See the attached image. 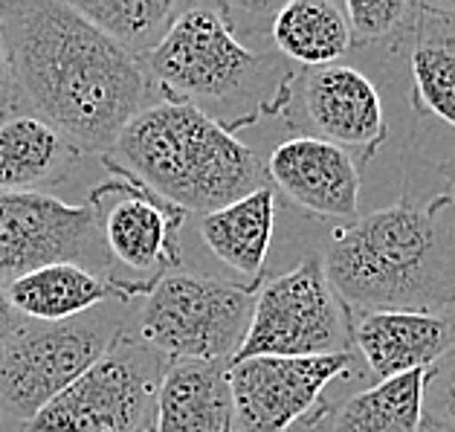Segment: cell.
<instances>
[{"label":"cell","instance_id":"obj_28","mask_svg":"<svg viewBox=\"0 0 455 432\" xmlns=\"http://www.w3.org/2000/svg\"><path fill=\"white\" fill-rule=\"evenodd\" d=\"M420 432H450V429H441V427H435V424H427V420H424V427H420Z\"/></svg>","mask_w":455,"mask_h":432},{"label":"cell","instance_id":"obj_2","mask_svg":"<svg viewBox=\"0 0 455 432\" xmlns=\"http://www.w3.org/2000/svg\"><path fill=\"white\" fill-rule=\"evenodd\" d=\"M322 268L351 311H447L455 305V212L447 195L401 201L339 227Z\"/></svg>","mask_w":455,"mask_h":432},{"label":"cell","instance_id":"obj_10","mask_svg":"<svg viewBox=\"0 0 455 432\" xmlns=\"http://www.w3.org/2000/svg\"><path fill=\"white\" fill-rule=\"evenodd\" d=\"M55 261L119 279L87 204L73 206L44 192H0V282L9 284Z\"/></svg>","mask_w":455,"mask_h":432},{"label":"cell","instance_id":"obj_30","mask_svg":"<svg viewBox=\"0 0 455 432\" xmlns=\"http://www.w3.org/2000/svg\"><path fill=\"white\" fill-rule=\"evenodd\" d=\"M0 420H4V415H0Z\"/></svg>","mask_w":455,"mask_h":432},{"label":"cell","instance_id":"obj_14","mask_svg":"<svg viewBox=\"0 0 455 432\" xmlns=\"http://www.w3.org/2000/svg\"><path fill=\"white\" fill-rule=\"evenodd\" d=\"M354 346L377 383L429 372L455 351V311H365L354 319Z\"/></svg>","mask_w":455,"mask_h":432},{"label":"cell","instance_id":"obj_31","mask_svg":"<svg viewBox=\"0 0 455 432\" xmlns=\"http://www.w3.org/2000/svg\"><path fill=\"white\" fill-rule=\"evenodd\" d=\"M146 432H151V429H146Z\"/></svg>","mask_w":455,"mask_h":432},{"label":"cell","instance_id":"obj_12","mask_svg":"<svg viewBox=\"0 0 455 432\" xmlns=\"http://www.w3.org/2000/svg\"><path fill=\"white\" fill-rule=\"evenodd\" d=\"M273 192L314 218H360V172L346 151L319 137H291L279 142L264 163Z\"/></svg>","mask_w":455,"mask_h":432},{"label":"cell","instance_id":"obj_22","mask_svg":"<svg viewBox=\"0 0 455 432\" xmlns=\"http://www.w3.org/2000/svg\"><path fill=\"white\" fill-rule=\"evenodd\" d=\"M96 29L125 50L134 61H146L160 47L186 4L177 0H84L73 4Z\"/></svg>","mask_w":455,"mask_h":432},{"label":"cell","instance_id":"obj_11","mask_svg":"<svg viewBox=\"0 0 455 432\" xmlns=\"http://www.w3.org/2000/svg\"><path fill=\"white\" fill-rule=\"evenodd\" d=\"M354 357H250L229 365L235 432H287L293 424L314 427L328 412L322 392L351 374Z\"/></svg>","mask_w":455,"mask_h":432},{"label":"cell","instance_id":"obj_27","mask_svg":"<svg viewBox=\"0 0 455 432\" xmlns=\"http://www.w3.org/2000/svg\"><path fill=\"white\" fill-rule=\"evenodd\" d=\"M447 197H450L452 212H455V163H452V172H450V192H447Z\"/></svg>","mask_w":455,"mask_h":432},{"label":"cell","instance_id":"obj_3","mask_svg":"<svg viewBox=\"0 0 455 432\" xmlns=\"http://www.w3.org/2000/svg\"><path fill=\"white\" fill-rule=\"evenodd\" d=\"M102 160L183 212L204 215L255 192L267 174L235 128L183 99L142 108Z\"/></svg>","mask_w":455,"mask_h":432},{"label":"cell","instance_id":"obj_25","mask_svg":"<svg viewBox=\"0 0 455 432\" xmlns=\"http://www.w3.org/2000/svg\"><path fill=\"white\" fill-rule=\"evenodd\" d=\"M24 325H27V319L15 311V305H12V299H9L6 284L0 282V357H4L6 346L15 340V334Z\"/></svg>","mask_w":455,"mask_h":432},{"label":"cell","instance_id":"obj_19","mask_svg":"<svg viewBox=\"0 0 455 432\" xmlns=\"http://www.w3.org/2000/svg\"><path fill=\"white\" fill-rule=\"evenodd\" d=\"M275 227V192L273 186H259L227 206L201 218V238L209 252L235 270L247 284L264 282L270 241Z\"/></svg>","mask_w":455,"mask_h":432},{"label":"cell","instance_id":"obj_5","mask_svg":"<svg viewBox=\"0 0 455 432\" xmlns=\"http://www.w3.org/2000/svg\"><path fill=\"white\" fill-rule=\"evenodd\" d=\"M273 59H264L238 38V27L227 4H186L160 47L142 70L157 82L169 99L197 105L232 102L259 91L267 79Z\"/></svg>","mask_w":455,"mask_h":432},{"label":"cell","instance_id":"obj_1","mask_svg":"<svg viewBox=\"0 0 455 432\" xmlns=\"http://www.w3.org/2000/svg\"><path fill=\"white\" fill-rule=\"evenodd\" d=\"M0 38L20 102L59 128L82 154L114 148L146 108L148 76L73 4H0Z\"/></svg>","mask_w":455,"mask_h":432},{"label":"cell","instance_id":"obj_20","mask_svg":"<svg viewBox=\"0 0 455 432\" xmlns=\"http://www.w3.org/2000/svg\"><path fill=\"white\" fill-rule=\"evenodd\" d=\"M270 41L284 59L302 68H331L351 50V29L342 6L328 0H291L275 9Z\"/></svg>","mask_w":455,"mask_h":432},{"label":"cell","instance_id":"obj_6","mask_svg":"<svg viewBox=\"0 0 455 432\" xmlns=\"http://www.w3.org/2000/svg\"><path fill=\"white\" fill-rule=\"evenodd\" d=\"M354 346V314L331 287L322 256L261 282L250 331L232 363L250 357H328ZM229 363V365H232Z\"/></svg>","mask_w":455,"mask_h":432},{"label":"cell","instance_id":"obj_24","mask_svg":"<svg viewBox=\"0 0 455 432\" xmlns=\"http://www.w3.org/2000/svg\"><path fill=\"white\" fill-rule=\"evenodd\" d=\"M424 420L455 432V351L427 372L424 380Z\"/></svg>","mask_w":455,"mask_h":432},{"label":"cell","instance_id":"obj_21","mask_svg":"<svg viewBox=\"0 0 455 432\" xmlns=\"http://www.w3.org/2000/svg\"><path fill=\"white\" fill-rule=\"evenodd\" d=\"M424 380L427 372H409L351 395L319 432H420L424 427Z\"/></svg>","mask_w":455,"mask_h":432},{"label":"cell","instance_id":"obj_7","mask_svg":"<svg viewBox=\"0 0 455 432\" xmlns=\"http://www.w3.org/2000/svg\"><path fill=\"white\" fill-rule=\"evenodd\" d=\"M169 360L137 334H122L55 401L24 424V432H146Z\"/></svg>","mask_w":455,"mask_h":432},{"label":"cell","instance_id":"obj_17","mask_svg":"<svg viewBox=\"0 0 455 432\" xmlns=\"http://www.w3.org/2000/svg\"><path fill=\"white\" fill-rule=\"evenodd\" d=\"M82 151L36 114L0 122V192H41L76 172Z\"/></svg>","mask_w":455,"mask_h":432},{"label":"cell","instance_id":"obj_8","mask_svg":"<svg viewBox=\"0 0 455 432\" xmlns=\"http://www.w3.org/2000/svg\"><path fill=\"white\" fill-rule=\"evenodd\" d=\"M122 316L96 308L68 323H29L0 357V415L29 424L125 334Z\"/></svg>","mask_w":455,"mask_h":432},{"label":"cell","instance_id":"obj_15","mask_svg":"<svg viewBox=\"0 0 455 432\" xmlns=\"http://www.w3.org/2000/svg\"><path fill=\"white\" fill-rule=\"evenodd\" d=\"M154 284L119 282L76 261H55L9 282L6 291L15 311L29 323H68L91 314L105 302L131 305L146 299Z\"/></svg>","mask_w":455,"mask_h":432},{"label":"cell","instance_id":"obj_16","mask_svg":"<svg viewBox=\"0 0 455 432\" xmlns=\"http://www.w3.org/2000/svg\"><path fill=\"white\" fill-rule=\"evenodd\" d=\"M151 432H235L229 363H172L157 389Z\"/></svg>","mask_w":455,"mask_h":432},{"label":"cell","instance_id":"obj_18","mask_svg":"<svg viewBox=\"0 0 455 432\" xmlns=\"http://www.w3.org/2000/svg\"><path fill=\"white\" fill-rule=\"evenodd\" d=\"M412 102L418 114L455 131V6L415 4L412 15Z\"/></svg>","mask_w":455,"mask_h":432},{"label":"cell","instance_id":"obj_13","mask_svg":"<svg viewBox=\"0 0 455 432\" xmlns=\"http://www.w3.org/2000/svg\"><path fill=\"white\" fill-rule=\"evenodd\" d=\"M302 105L319 140L360 151L363 163H369L388 137L374 82L348 64L307 70L302 76Z\"/></svg>","mask_w":455,"mask_h":432},{"label":"cell","instance_id":"obj_29","mask_svg":"<svg viewBox=\"0 0 455 432\" xmlns=\"http://www.w3.org/2000/svg\"><path fill=\"white\" fill-rule=\"evenodd\" d=\"M6 116H12V114H0V122H4V119H6Z\"/></svg>","mask_w":455,"mask_h":432},{"label":"cell","instance_id":"obj_9","mask_svg":"<svg viewBox=\"0 0 455 432\" xmlns=\"http://www.w3.org/2000/svg\"><path fill=\"white\" fill-rule=\"evenodd\" d=\"M105 169L110 172V180L93 186L87 206L96 215L108 259L131 273V282L157 284L183 264L180 229L186 212L116 165L105 163Z\"/></svg>","mask_w":455,"mask_h":432},{"label":"cell","instance_id":"obj_26","mask_svg":"<svg viewBox=\"0 0 455 432\" xmlns=\"http://www.w3.org/2000/svg\"><path fill=\"white\" fill-rule=\"evenodd\" d=\"M18 105H20V99H18V91H15L12 64H9L4 38H0V114H15Z\"/></svg>","mask_w":455,"mask_h":432},{"label":"cell","instance_id":"obj_23","mask_svg":"<svg viewBox=\"0 0 455 432\" xmlns=\"http://www.w3.org/2000/svg\"><path fill=\"white\" fill-rule=\"evenodd\" d=\"M351 44H374L383 41L395 32L406 29V24L415 15V4H403V0H348L342 4Z\"/></svg>","mask_w":455,"mask_h":432},{"label":"cell","instance_id":"obj_4","mask_svg":"<svg viewBox=\"0 0 455 432\" xmlns=\"http://www.w3.org/2000/svg\"><path fill=\"white\" fill-rule=\"evenodd\" d=\"M259 287L174 270L142 299L137 337L169 363H232L250 331Z\"/></svg>","mask_w":455,"mask_h":432}]
</instances>
